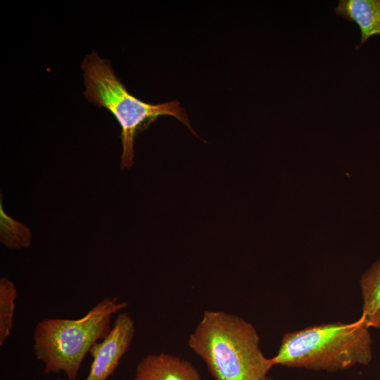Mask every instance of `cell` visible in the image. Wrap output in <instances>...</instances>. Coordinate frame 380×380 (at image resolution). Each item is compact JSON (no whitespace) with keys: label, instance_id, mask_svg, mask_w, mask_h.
Wrapping results in <instances>:
<instances>
[{"label":"cell","instance_id":"1","mask_svg":"<svg viewBox=\"0 0 380 380\" xmlns=\"http://www.w3.org/2000/svg\"><path fill=\"white\" fill-rule=\"evenodd\" d=\"M188 345L215 380H261L274 366L261 350L255 327L222 311L205 310Z\"/></svg>","mask_w":380,"mask_h":380},{"label":"cell","instance_id":"2","mask_svg":"<svg viewBox=\"0 0 380 380\" xmlns=\"http://www.w3.org/2000/svg\"><path fill=\"white\" fill-rule=\"evenodd\" d=\"M360 319L311 325L285 333L274 365L314 371L336 372L372 360V337Z\"/></svg>","mask_w":380,"mask_h":380},{"label":"cell","instance_id":"3","mask_svg":"<svg viewBox=\"0 0 380 380\" xmlns=\"http://www.w3.org/2000/svg\"><path fill=\"white\" fill-rule=\"evenodd\" d=\"M127 306L128 303L120 301L118 297H106L79 319L46 318L38 322L33 349L45 373L63 372L68 380H75L85 355L110 331L113 316Z\"/></svg>","mask_w":380,"mask_h":380},{"label":"cell","instance_id":"4","mask_svg":"<svg viewBox=\"0 0 380 380\" xmlns=\"http://www.w3.org/2000/svg\"><path fill=\"white\" fill-rule=\"evenodd\" d=\"M81 68L84 79L85 99L108 109L122 128L120 165L122 169L129 168L134 164V144L138 131L160 115L175 117L195 134L187 114L179 101L174 100L152 104L141 101L131 94L117 77L110 61L101 58L95 50L86 55Z\"/></svg>","mask_w":380,"mask_h":380},{"label":"cell","instance_id":"5","mask_svg":"<svg viewBox=\"0 0 380 380\" xmlns=\"http://www.w3.org/2000/svg\"><path fill=\"white\" fill-rule=\"evenodd\" d=\"M135 334V324L127 312H119L108 334L89 350L92 357L85 380H107L129 350Z\"/></svg>","mask_w":380,"mask_h":380},{"label":"cell","instance_id":"6","mask_svg":"<svg viewBox=\"0 0 380 380\" xmlns=\"http://www.w3.org/2000/svg\"><path fill=\"white\" fill-rule=\"evenodd\" d=\"M132 380H202L193 364L179 356L148 354L137 365Z\"/></svg>","mask_w":380,"mask_h":380},{"label":"cell","instance_id":"7","mask_svg":"<svg viewBox=\"0 0 380 380\" xmlns=\"http://www.w3.org/2000/svg\"><path fill=\"white\" fill-rule=\"evenodd\" d=\"M334 11L337 15L358 25L361 37L356 49L369 37L380 34V0H341Z\"/></svg>","mask_w":380,"mask_h":380},{"label":"cell","instance_id":"8","mask_svg":"<svg viewBox=\"0 0 380 380\" xmlns=\"http://www.w3.org/2000/svg\"><path fill=\"white\" fill-rule=\"evenodd\" d=\"M362 299L360 318L369 328L380 329V259L360 277Z\"/></svg>","mask_w":380,"mask_h":380},{"label":"cell","instance_id":"9","mask_svg":"<svg viewBox=\"0 0 380 380\" xmlns=\"http://www.w3.org/2000/svg\"><path fill=\"white\" fill-rule=\"evenodd\" d=\"M17 289L7 277L0 279V346L10 336L13 325Z\"/></svg>","mask_w":380,"mask_h":380},{"label":"cell","instance_id":"10","mask_svg":"<svg viewBox=\"0 0 380 380\" xmlns=\"http://www.w3.org/2000/svg\"><path fill=\"white\" fill-rule=\"evenodd\" d=\"M1 241L9 248L27 247L31 242L28 228L7 216L1 203Z\"/></svg>","mask_w":380,"mask_h":380},{"label":"cell","instance_id":"11","mask_svg":"<svg viewBox=\"0 0 380 380\" xmlns=\"http://www.w3.org/2000/svg\"><path fill=\"white\" fill-rule=\"evenodd\" d=\"M261 380H273V379L270 378V376H267L264 377L263 379H262Z\"/></svg>","mask_w":380,"mask_h":380},{"label":"cell","instance_id":"12","mask_svg":"<svg viewBox=\"0 0 380 380\" xmlns=\"http://www.w3.org/2000/svg\"><path fill=\"white\" fill-rule=\"evenodd\" d=\"M55 380H66V379H63V378H58V379H56Z\"/></svg>","mask_w":380,"mask_h":380}]
</instances>
